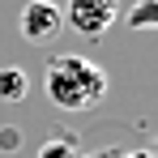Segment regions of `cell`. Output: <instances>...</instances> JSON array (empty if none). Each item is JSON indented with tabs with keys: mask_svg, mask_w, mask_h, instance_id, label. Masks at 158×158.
<instances>
[{
	"mask_svg": "<svg viewBox=\"0 0 158 158\" xmlns=\"http://www.w3.org/2000/svg\"><path fill=\"white\" fill-rule=\"evenodd\" d=\"M43 90L60 111H94L107 98V73L85 56H56L47 64Z\"/></svg>",
	"mask_w": 158,
	"mask_h": 158,
	"instance_id": "cell-1",
	"label": "cell"
},
{
	"mask_svg": "<svg viewBox=\"0 0 158 158\" xmlns=\"http://www.w3.org/2000/svg\"><path fill=\"white\" fill-rule=\"evenodd\" d=\"M60 17L81 39H103L115 26V17H120V0H69L60 9Z\"/></svg>",
	"mask_w": 158,
	"mask_h": 158,
	"instance_id": "cell-2",
	"label": "cell"
},
{
	"mask_svg": "<svg viewBox=\"0 0 158 158\" xmlns=\"http://www.w3.org/2000/svg\"><path fill=\"white\" fill-rule=\"evenodd\" d=\"M17 30H22L26 43H52L56 34L64 30V17H60V9L52 0H30L26 9L17 13Z\"/></svg>",
	"mask_w": 158,
	"mask_h": 158,
	"instance_id": "cell-3",
	"label": "cell"
},
{
	"mask_svg": "<svg viewBox=\"0 0 158 158\" xmlns=\"http://www.w3.org/2000/svg\"><path fill=\"white\" fill-rule=\"evenodd\" d=\"M30 94V77L17 64H0V103H22Z\"/></svg>",
	"mask_w": 158,
	"mask_h": 158,
	"instance_id": "cell-4",
	"label": "cell"
},
{
	"mask_svg": "<svg viewBox=\"0 0 158 158\" xmlns=\"http://www.w3.org/2000/svg\"><path fill=\"white\" fill-rule=\"evenodd\" d=\"M77 137L73 132H56V137H47L43 145H39V158H77Z\"/></svg>",
	"mask_w": 158,
	"mask_h": 158,
	"instance_id": "cell-5",
	"label": "cell"
},
{
	"mask_svg": "<svg viewBox=\"0 0 158 158\" xmlns=\"http://www.w3.org/2000/svg\"><path fill=\"white\" fill-rule=\"evenodd\" d=\"M124 22H128L132 30H150L158 22V0H137L128 13H124Z\"/></svg>",
	"mask_w": 158,
	"mask_h": 158,
	"instance_id": "cell-6",
	"label": "cell"
},
{
	"mask_svg": "<svg viewBox=\"0 0 158 158\" xmlns=\"http://www.w3.org/2000/svg\"><path fill=\"white\" fill-rule=\"evenodd\" d=\"M17 150H22V128L4 124L0 128V154H17Z\"/></svg>",
	"mask_w": 158,
	"mask_h": 158,
	"instance_id": "cell-7",
	"label": "cell"
},
{
	"mask_svg": "<svg viewBox=\"0 0 158 158\" xmlns=\"http://www.w3.org/2000/svg\"><path fill=\"white\" fill-rule=\"evenodd\" d=\"M111 158H154L150 150H111Z\"/></svg>",
	"mask_w": 158,
	"mask_h": 158,
	"instance_id": "cell-8",
	"label": "cell"
}]
</instances>
